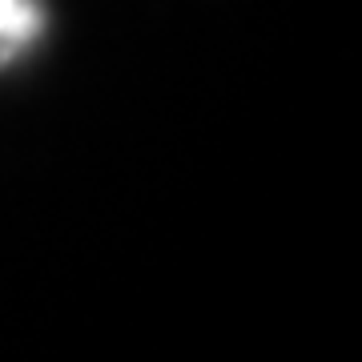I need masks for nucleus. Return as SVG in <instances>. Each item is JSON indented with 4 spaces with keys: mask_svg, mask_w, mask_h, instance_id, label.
<instances>
[{
    "mask_svg": "<svg viewBox=\"0 0 362 362\" xmlns=\"http://www.w3.org/2000/svg\"><path fill=\"white\" fill-rule=\"evenodd\" d=\"M33 21L21 0H0V37H25V25Z\"/></svg>",
    "mask_w": 362,
    "mask_h": 362,
    "instance_id": "nucleus-1",
    "label": "nucleus"
}]
</instances>
